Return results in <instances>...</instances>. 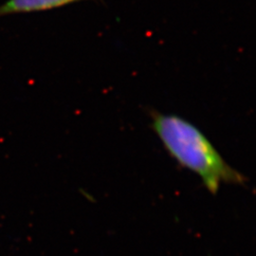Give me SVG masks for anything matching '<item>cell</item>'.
Returning a JSON list of instances; mask_svg holds the SVG:
<instances>
[{
  "label": "cell",
  "instance_id": "obj_1",
  "mask_svg": "<svg viewBox=\"0 0 256 256\" xmlns=\"http://www.w3.org/2000/svg\"><path fill=\"white\" fill-rule=\"evenodd\" d=\"M151 128L165 150L178 164L202 178L212 194L223 183L243 185L247 178L220 155L202 130L189 120L174 114H162L151 110Z\"/></svg>",
  "mask_w": 256,
  "mask_h": 256
},
{
  "label": "cell",
  "instance_id": "obj_2",
  "mask_svg": "<svg viewBox=\"0 0 256 256\" xmlns=\"http://www.w3.org/2000/svg\"><path fill=\"white\" fill-rule=\"evenodd\" d=\"M86 0H7L0 5V18L62 8Z\"/></svg>",
  "mask_w": 256,
  "mask_h": 256
}]
</instances>
